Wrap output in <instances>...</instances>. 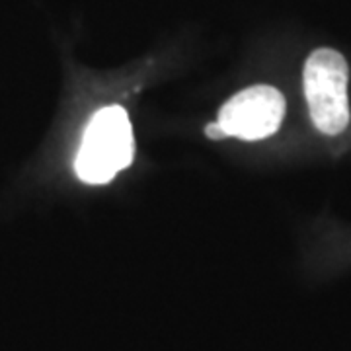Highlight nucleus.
<instances>
[{"label":"nucleus","instance_id":"nucleus-2","mask_svg":"<svg viewBox=\"0 0 351 351\" xmlns=\"http://www.w3.org/2000/svg\"><path fill=\"white\" fill-rule=\"evenodd\" d=\"M348 78V63L334 49L314 51L304 64V94L320 133L338 135L350 123Z\"/></svg>","mask_w":351,"mask_h":351},{"label":"nucleus","instance_id":"nucleus-4","mask_svg":"<svg viewBox=\"0 0 351 351\" xmlns=\"http://www.w3.org/2000/svg\"><path fill=\"white\" fill-rule=\"evenodd\" d=\"M205 133H207V137L209 138H217V141H219V138L228 137V135L225 133V129L219 125V123H211V125H207Z\"/></svg>","mask_w":351,"mask_h":351},{"label":"nucleus","instance_id":"nucleus-3","mask_svg":"<svg viewBox=\"0 0 351 351\" xmlns=\"http://www.w3.org/2000/svg\"><path fill=\"white\" fill-rule=\"evenodd\" d=\"M285 115V100L274 86H252L239 92L219 112L217 123L228 137L260 141L274 135Z\"/></svg>","mask_w":351,"mask_h":351},{"label":"nucleus","instance_id":"nucleus-1","mask_svg":"<svg viewBox=\"0 0 351 351\" xmlns=\"http://www.w3.org/2000/svg\"><path fill=\"white\" fill-rule=\"evenodd\" d=\"M133 156L135 141L127 112L110 106L90 119L76 152L75 172L86 184H108L133 162Z\"/></svg>","mask_w":351,"mask_h":351}]
</instances>
